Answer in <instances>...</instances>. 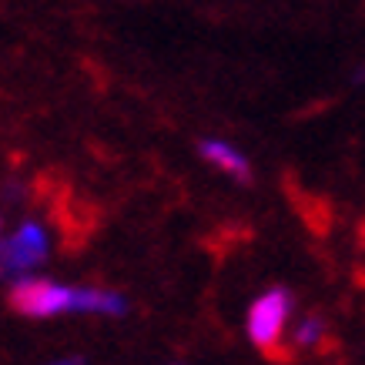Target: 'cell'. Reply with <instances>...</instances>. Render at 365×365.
<instances>
[{
	"label": "cell",
	"mask_w": 365,
	"mask_h": 365,
	"mask_svg": "<svg viewBox=\"0 0 365 365\" xmlns=\"http://www.w3.org/2000/svg\"><path fill=\"white\" fill-rule=\"evenodd\" d=\"M11 309L27 319H54V315H124L128 299L98 285H57L51 278L24 275L11 285Z\"/></svg>",
	"instance_id": "obj_1"
},
{
	"label": "cell",
	"mask_w": 365,
	"mask_h": 365,
	"mask_svg": "<svg viewBox=\"0 0 365 365\" xmlns=\"http://www.w3.org/2000/svg\"><path fill=\"white\" fill-rule=\"evenodd\" d=\"M325 332H329V329H325V322H322V319H305L299 329H295V335H292V339H295V345H299V349H319L322 339H325Z\"/></svg>",
	"instance_id": "obj_5"
},
{
	"label": "cell",
	"mask_w": 365,
	"mask_h": 365,
	"mask_svg": "<svg viewBox=\"0 0 365 365\" xmlns=\"http://www.w3.org/2000/svg\"><path fill=\"white\" fill-rule=\"evenodd\" d=\"M288 315H292V295L285 288H268L248 309V339L265 355L282 352V335H285Z\"/></svg>",
	"instance_id": "obj_3"
},
{
	"label": "cell",
	"mask_w": 365,
	"mask_h": 365,
	"mask_svg": "<svg viewBox=\"0 0 365 365\" xmlns=\"http://www.w3.org/2000/svg\"><path fill=\"white\" fill-rule=\"evenodd\" d=\"M51 255V238L47 228L37 222H24L17 232L0 238V278H17L31 275L47 262Z\"/></svg>",
	"instance_id": "obj_2"
},
{
	"label": "cell",
	"mask_w": 365,
	"mask_h": 365,
	"mask_svg": "<svg viewBox=\"0 0 365 365\" xmlns=\"http://www.w3.org/2000/svg\"><path fill=\"white\" fill-rule=\"evenodd\" d=\"M0 238H4V218H0Z\"/></svg>",
	"instance_id": "obj_6"
},
{
	"label": "cell",
	"mask_w": 365,
	"mask_h": 365,
	"mask_svg": "<svg viewBox=\"0 0 365 365\" xmlns=\"http://www.w3.org/2000/svg\"><path fill=\"white\" fill-rule=\"evenodd\" d=\"M198 151L208 165H215L218 171H225V175H232L235 181H252V165H248V158H245L232 141L208 138V141L198 144Z\"/></svg>",
	"instance_id": "obj_4"
}]
</instances>
